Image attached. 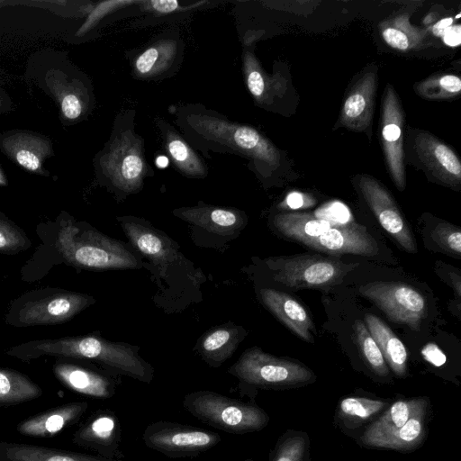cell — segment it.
<instances>
[{"label": "cell", "instance_id": "cell-1", "mask_svg": "<svg viewBox=\"0 0 461 461\" xmlns=\"http://www.w3.org/2000/svg\"><path fill=\"white\" fill-rule=\"evenodd\" d=\"M175 115L185 140L207 157L211 151L240 155L250 159L259 172L280 165L277 148L251 126L231 122L201 104L177 106Z\"/></svg>", "mask_w": 461, "mask_h": 461}, {"label": "cell", "instance_id": "cell-2", "mask_svg": "<svg viewBox=\"0 0 461 461\" xmlns=\"http://www.w3.org/2000/svg\"><path fill=\"white\" fill-rule=\"evenodd\" d=\"M7 354L23 361L43 355L88 359L100 364L109 372L148 384L154 376L153 367L139 356L138 348L95 336L31 341L12 348Z\"/></svg>", "mask_w": 461, "mask_h": 461}, {"label": "cell", "instance_id": "cell-3", "mask_svg": "<svg viewBox=\"0 0 461 461\" xmlns=\"http://www.w3.org/2000/svg\"><path fill=\"white\" fill-rule=\"evenodd\" d=\"M106 179L120 193L139 192L145 177L153 170L144 155L142 138L134 131V112H123L116 116L113 134L103 158Z\"/></svg>", "mask_w": 461, "mask_h": 461}, {"label": "cell", "instance_id": "cell-4", "mask_svg": "<svg viewBox=\"0 0 461 461\" xmlns=\"http://www.w3.org/2000/svg\"><path fill=\"white\" fill-rule=\"evenodd\" d=\"M183 406L203 423L233 434L258 431L269 420L258 406L208 390L187 393Z\"/></svg>", "mask_w": 461, "mask_h": 461}, {"label": "cell", "instance_id": "cell-5", "mask_svg": "<svg viewBox=\"0 0 461 461\" xmlns=\"http://www.w3.org/2000/svg\"><path fill=\"white\" fill-rule=\"evenodd\" d=\"M241 383L262 388H282L312 383L315 375L304 365L277 357L258 347L247 349L228 369Z\"/></svg>", "mask_w": 461, "mask_h": 461}, {"label": "cell", "instance_id": "cell-6", "mask_svg": "<svg viewBox=\"0 0 461 461\" xmlns=\"http://www.w3.org/2000/svg\"><path fill=\"white\" fill-rule=\"evenodd\" d=\"M267 264L273 278L291 288L328 289L339 284L354 266L319 255L270 258Z\"/></svg>", "mask_w": 461, "mask_h": 461}, {"label": "cell", "instance_id": "cell-7", "mask_svg": "<svg viewBox=\"0 0 461 461\" xmlns=\"http://www.w3.org/2000/svg\"><path fill=\"white\" fill-rule=\"evenodd\" d=\"M359 294L372 301L393 322L413 330L427 318L428 305L422 294L402 282L375 281L359 287Z\"/></svg>", "mask_w": 461, "mask_h": 461}, {"label": "cell", "instance_id": "cell-8", "mask_svg": "<svg viewBox=\"0 0 461 461\" xmlns=\"http://www.w3.org/2000/svg\"><path fill=\"white\" fill-rule=\"evenodd\" d=\"M144 444L172 458L194 456L221 441L219 434L171 421H157L146 427Z\"/></svg>", "mask_w": 461, "mask_h": 461}, {"label": "cell", "instance_id": "cell-9", "mask_svg": "<svg viewBox=\"0 0 461 461\" xmlns=\"http://www.w3.org/2000/svg\"><path fill=\"white\" fill-rule=\"evenodd\" d=\"M64 240L67 257L79 266L96 269L140 267L138 258L123 243L99 232L88 231L78 240L71 238Z\"/></svg>", "mask_w": 461, "mask_h": 461}, {"label": "cell", "instance_id": "cell-10", "mask_svg": "<svg viewBox=\"0 0 461 461\" xmlns=\"http://www.w3.org/2000/svg\"><path fill=\"white\" fill-rule=\"evenodd\" d=\"M404 119L399 96L393 86L387 84L381 104V141L388 172L400 191L406 186L402 137Z\"/></svg>", "mask_w": 461, "mask_h": 461}, {"label": "cell", "instance_id": "cell-11", "mask_svg": "<svg viewBox=\"0 0 461 461\" xmlns=\"http://www.w3.org/2000/svg\"><path fill=\"white\" fill-rule=\"evenodd\" d=\"M361 193L380 225L409 253L417 252L412 231L390 192L375 178L362 175L358 179Z\"/></svg>", "mask_w": 461, "mask_h": 461}, {"label": "cell", "instance_id": "cell-12", "mask_svg": "<svg viewBox=\"0 0 461 461\" xmlns=\"http://www.w3.org/2000/svg\"><path fill=\"white\" fill-rule=\"evenodd\" d=\"M72 443L92 450L97 456L121 461L122 429L117 415L110 410H98L72 435Z\"/></svg>", "mask_w": 461, "mask_h": 461}, {"label": "cell", "instance_id": "cell-13", "mask_svg": "<svg viewBox=\"0 0 461 461\" xmlns=\"http://www.w3.org/2000/svg\"><path fill=\"white\" fill-rule=\"evenodd\" d=\"M93 302L94 299L86 294L55 293L25 303L18 311L16 321L23 326L63 322Z\"/></svg>", "mask_w": 461, "mask_h": 461}, {"label": "cell", "instance_id": "cell-14", "mask_svg": "<svg viewBox=\"0 0 461 461\" xmlns=\"http://www.w3.org/2000/svg\"><path fill=\"white\" fill-rule=\"evenodd\" d=\"M303 245L335 256L354 254L371 257L378 252L377 243L366 229L352 221L335 224L326 232L309 240Z\"/></svg>", "mask_w": 461, "mask_h": 461}, {"label": "cell", "instance_id": "cell-15", "mask_svg": "<svg viewBox=\"0 0 461 461\" xmlns=\"http://www.w3.org/2000/svg\"><path fill=\"white\" fill-rule=\"evenodd\" d=\"M377 71L365 72L348 93L340 112L339 124L353 131L369 129L375 105Z\"/></svg>", "mask_w": 461, "mask_h": 461}, {"label": "cell", "instance_id": "cell-16", "mask_svg": "<svg viewBox=\"0 0 461 461\" xmlns=\"http://www.w3.org/2000/svg\"><path fill=\"white\" fill-rule=\"evenodd\" d=\"M87 409V402H68L23 420L16 430L27 437L51 438L77 423Z\"/></svg>", "mask_w": 461, "mask_h": 461}, {"label": "cell", "instance_id": "cell-17", "mask_svg": "<svg viewBox=\"0 0 461 461\" xmlns=\"http://www.w3.org/2000/svg\"><path fill=\"white\" fill-rule=\"evenodd\" d=\"M55 376L69 390L96 398H112L116 393L117 382L110 375L68 362L53 366Z\"/></svg>", "mask_w": 461, "mask_h": 461}, {"label": "cell", "instance_id": "cell-18", "mask_svg": "<svg viewBox=\"0 0 461 461\" xmlns=\"http://www.w3.org/2000/svg\"><path fill=\"white\" fill-rule=\"evenodd\" d=\"M414 146L420 160L435 176L452 186L460 185L461 163L451 148L424 131L417 135Z\"/></svg>", "mask_w": 461, "mask_h": 461}, {"label": "cell", "instance_id": "cell-19", "mask_svg": "<svg viewBox=\"0 0 461 461\" xmlns=\"http://www.w3.org/2000/svg\"><path fill=\"white\" fill-rule=\"evenodd\" d=\"M260 296L264 305L289 330L306 342H313V324L303 304L288 294L271 288L261 289Z\"/></svg>", "mask_w": 461, "mask_h": 461}, {"label": "cell", "instance_id": "cell-20", "mask_svg": "<svg viewBox=\"0 0 461 461\" xmlns=\"http://www.w3.org/2000/svg\"><path fill=\"white\" fill-rule=\"evenodd\" d=\"M174 214L194 226L221 235L234 234L246 222L240 211L210 205L179 208Z\"/></svg>", "mask_w": 461, "mask_h": 461}, {"label": "cell", "instance_id": "cell-21", "mask_svg": "<svg viewBox=\"0 0 461 461\" xmlns=\"http://www.w3.org/2000/svg\"><path fill=\"white\" fill-rule=\"evenodd\" d=\"M156 124L161 132L166 150L176 169L187 177H205L208 172L206 164L185 139L163 119L157 118Z\"/></svg>", "mask_w": 461, "mask_h": 461}, {"label": "cell", "instance_id": "cell-22", "mask_svg": "<svg viewBox=\"0 0 461 461\" xmlns=\"http://www.w3.org/2000/svg\"><path fill=\"white\" fill-rule=\"evenodd\" d=\"M182 43L175 39H161L151 43L135 59L133 72L142 79L162 77L176 65L181 58Z\"/></svg>", "mask_w": 461, "mask_h": 461}, {"label": "cell", "instance_id": "cell-23", "mask_svg": "<svg viewBox=\"0 0 461 461\" xmlns=\"http://www.w3.org/2000/svg\"><path fill=\"white\" fill-rule=\"evenodd\" d=\"M0 461H117L45 446L0 441Z\"/></svg>", "mask_w": 461, "mask_h": 461}, {"label": "cell", "instance_id": "cell-24", "mask_svg": "<svg viewBox=\"0 0 461 461\" xmlns=\"http://www.w3.org/2000/svg\"><path fill=\"white\" fill-rule=\"evenodd\" d=\"M426 404L424 399L395 402L368 427L362 437V441L369 447H377L384 439L397 432L420 408Z\"/></svg>", "mask_w": 461, "mask_h": 461}, {"label": "cell", "instance_id": "cell-25", "mask_svg": "<svg viewBox=\"0 0 461 461\" xmlns=\"http://www.w3.org/2000/svg\"><path fill=\"white\" fill-rule=\"evenodd\" d=\"M244 336L241 327H218L203 335L198 352L209 366L218 367L232 356Z\"/></svg>", "mask_w": 461, "mask_h": 461}, {"label": "cell", "instance_id": "cell-26", "mask_svg": "<svg viewBox=\"0 0 461 461\" xmlns=\"http://www.w3.org/2000/svg\"><path fill=\"white\" fill-rule=\"evenodd\" d=\"M366 329L377 343L385 362L398 376L407 373V351L403 343L377 316H365Z\"/></svg>", "mask_w": 461, "mask_h": 461}, {"label": "cell", "instance_id": "cell-27", "mask_svg": "<svg viewBox=\"0 0 461 461\" xmlns=\"http://www.w3.org/2000/svg\"><path fill=\"white\" fill-rule=\"evenodd\" d=\"M273 224L284 237L304 244L309 240L326 232L330 221L306 212H281L273 219Z\"/></svg>", "mask_w": 461, "mask_h": 461}, {"label": "cell", "instance_id": "cell-28", "mask_svg": "<svg viewBox=\"0 0 461 461\" xmlns=\"http://www.w3.org/2000/svg\"><path fill=\"white\" fill-rule=\"evenodd\" d=\"M380 32L385 43L400 51L418 50L426 43V31L412 25L407 14H400L383 22Z\"/></svg>", "mask_w": 461, "mask_h": 461}, {"label": "cell", "instance_id": "cell-29", "mask_svg": "<svg viewBox=\"0 0 461 461\" xmlns=\"http://www.w3.org/2000/svg\"><path fill=\"white\" fill-rule=\"evenodd\" d=\"M243 73L251 95L262 105L270 104L274 96L281 91V82L269 77L260 67L254 52L244 46Z\"/></svg>", "mask_w": 461, "mask_h": 461}, {"label": "cell", "instance_id": "cell-30", "mask_svg": "<svg viewBox=\"0 0 461 461\" xmlns=\"http://www.w3.org/2000/svg\"><path fill=\"white\" fill-rule=\"evenodd\" d=\"M122 228L135 249L156 262L169 258L168 242L155 230L143 226L135 219L120 218Z\"/></svg>", "mask_w": 461, "mask_h": 461}, {"label": "cell", "instance_id": "cell-31", "mask_svg": "<svg viewBox=\"0 0 461 461\" xmlns=\"http://www.w3.org/2000/svg\"><path fill=\"white\" fill-rule=\"evenodd\" d=\"M42 389L24 374L0 368V407L18 405L42 395Z\"/></svg>", "mask_w": 461, "mask_h": 461}, {"label": "cell", "instance_id": "cell-32", "mask_svg": "<svg viewBox=\"0 0 461 461\" xmlns=\"http://www.w3.org/2000/svg\"><path fill=\"white\" fill-rule=\"evenodd\" d=\"M414 90L428 100L451 99L460 94L461 79L451 74L431 76L416 83Z\"/></svg>", "mask_w": 461, "mask_h": 461}, {"label": "cell", "instance_id": "cell-33", "mask_svg": "<svg viewBox=\"0 0 461 461\" xmlns=\"http://www.w3.org/2000/svg\"><path fill=\"white\" fill-rule=\"evenodd\" d=\"M354 330L357 345L366 362L378 375L386 376L389 374L386 362L366 325L357 321L354 324Z\"/></svg>", "mask_w": 461, "mask_h": 461}, {"label": "cell", "instance_id": "cell-34", "mask_svg": "<svg viewBox=\"0 0 461 461\" xmlns=\"http://www.w3.org/2000/svg\"><path fill=\"white\" fill-rule=\"evenodd\" d=\"M386 403L383 401L361 397H348L339 404L340 415L356 422L365 421L380 412Z\"/></svg>", "mask_w": 461, "mask_h": 461}, {"label": "cell", "instance_id": "cell-35", "mask_svg": "<svg viewBox=\"0 0 461 461\" xmlns=\"http://www.w3.org/2000/svg\"><path fill=\"white\" fill-rule=\"evenodd\" d=\"M432 238L444 249L452 254H461V230L449 223H440L432 231Z\"/></svg>", "mask_w": 461, "mask_h": 461}, {"label": "cell", "instance_id": "cell-36", "mask_svg": "<svg viewBox=\"0 0 461 461\" xmlns=\"http://www.w3.org/2000/svg\"><path fill=\"white\" fill-rule=\"evenodd\" d=\"M305 453V442L302 438H288L280 441L271 461H303Z\"/></svg>", "mask_w": 461, "mask_h": 461}, {"label": "cell", "instance_id": "cell-37", "mask_svg": "<svg viewBox=\"0 0 461 461\" xmlns=\"http://www.w3.org/2000/svg\"><path fill=\"white\" fill-rule=\"evenodd\" d=\"M27 243L28 240L19 229L8 223L0 222V252L19 251Z\"/></svg>", "mask_w": 461, "mask_h": 461}, {"label": "cell", "instance_id": "cell-38", "mask_svg": "<svg viewBox=\"0 0 461 461\" xmlns=\"http://www.w3.org/2000/svg\"><path fill=\"white\" fill-rule=\"evenodd\" d=\"M318 218L327 220L333 224H344L350 222L351 215L348 209L339 202H334L323 206L315 214Z\"/></svg>", "mask_w": 461, "mask_h": 461}, {"label": "cell", "instance_id": "cell-39", "mask_svg": "<svg viewBox=\"0 0 461 461\" xmlns=\"http://www.w3.org/2000/svg\"><path fill=\"white\" fill-rule=\"evenodd\" d=\"M423 357L435 366H443L447 357L442 350L434 343L427 344L421 350Z\"/></svg>", "mask_w": 461, "mask_h": 461}, {"label": "cell", "instance_id": "cell-40", "mask_svg": "<svg viewBox=\"0 0 461 461\" xmlns=\"http://www.w3.org/2000/svg\"><path fill=\"white\" fill-rule=\"evenodd\" d=\"M61 108L63 114L68 119L77 118L82 112L81 103L74 95H68L64 97Z\"/></svg>", "mask_w": 461, "mask_h": 461}, {"label": "cell", "instance_id": "cell-41", "mask_svg": "<svg viewBox=\"0 0 461 461\" xmlns=\"http://www.w3.org/2000/svg\"><path fill=\"white\" fill-rule=\"evenodd\" d=\"M17 162L29 170H36L40 167V161L36 155L29 150H20L16 154Z\"/></svg>", "mask_w": 461, "mask_h": 461}, {"label": "cell", "instance_id": "cell-42", "mask_svg": "<svg viewBox=\"0 0 461 461\" xmlns=\"http://www.w3.org/2000/svg\"><path fill=\"white\" fill-rule=\"evenodd\" d=\"M444 42L450 46H458L461 42V27L459 24L451 25L442 35Z\"/></svg>", "mask_w": 461, "mask_h": 461}, {"label": "cell", "instance_id": "cell-43", "mask_svg": "<svg viewBox=\"0 0 461 461\" xmlns=\"http://www.w3.org/2000/svg\"><path fill=\"white\" fill-rule=\"evenodd\" d=\"M285 203L288 207L298 209L309 203V198H305L303 194L293 192L287 195Z\"/></svg>", "mask_w": 461, "mask_h": 461}, {"label": "cell", "instance_id": "cell-44", "mask_svg": "<svg viewBox=\"0 0 461 461\" xmlns=\"http://www.w3.org/2000/svg\"><path fill=\"white\" fill-rule=\"evenodd\" d=\"M454 19L451 17L441 19L432 26V33L436 37H442L445 31L453 25Z\"/></svg>", "mask_w": 461, "mask_h": 461}, {"label": "cell", "instance_id": "cell-45", "mask_svg": "<svg viewBox=\"0 0 461 461\" xmlns=\"http://www.w3.org/2000/svg\"><path fill=\"white\" fill-rule=\"evenodd\" d=\"M0 184H1V185H5V179L3 178V176H2V175H1V173H0Z\"/></svg>", "mask_w": 461, "mask_h": 461}]
</instances>
